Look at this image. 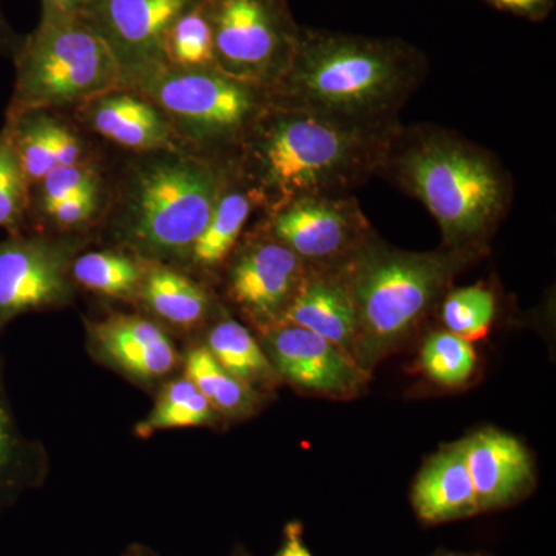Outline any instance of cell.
<instances>
[{
	"label": "cell",
	"instance_id": "obj_1",
	"mask_svg": "<svg viewBox=\"0 0 556 556\" xmlns=\"http://www.w3.org/2000/svg\"><path fill=\"white\" fill-rule=\"evenodd\" d=\"M427 75L426 53L407 40L302 28L270 102L361 129H393Z\"/></svg>",
	"mask_w": 556,
	"mask_h": 556
},
{
	"label": "cell",
	"instance_id": "obj_2",
	"mask_svg": "<svg viewBox=\"0 0 556 556\" xmlns=\"http://www.w3.org/2000/svg\"><path fill=\"white\" fill-rule=\"evenodd\" d=\"M379 177L424 204L441 229L442 248L477 257L515 200L514 178L496 155L434 124H399Z\"/></svg>",
	"mask_w": 556,
	"mask_h": 556
},
{
	"label": "cell",
	"instance_id": "obj_3",
	"mask_svg": "<svg viewBox=\"0 0 556 556\" xmlns=\"http://www.w3.org/2000/svg\"><path fill=\"white\" fill-rule=\"evenodd\" d=\"M396 127L361 129L270 102L241 144V185L269 214L308 197L353 195L379 177Z\"/></svg>",
	"mask_w": 556,
	"mask_h": 556
},
{
	"label": "cell",
	"instance_id": "obj_4",
	"mask_svg": "<svg viewBox=\"0 0 556 556\" xmlns=\"http://www.w3.org/2000/svg\"><path fill=\"white\" fill-rule=\"evenodd\" d=\"M477 255L441 248L409 252L378 233L339 266L356 314L354 358L365 371L399 345L452 289Z\"/></svg>",
	"mask_w": 556,
	"mask_h": 556
},
{
	"label": "cell",
	"instance_id": "obj_5",
	"mask_svg": "<svg viewBox=\"0 0 556 556\" xmlns=\"http://www.w3.org/2000/svg\"><path fill=\"white\" fill-rule=\"evenodd\" d=\"M13 58L9 123L38 110L97 100L124 83L118 58L80 14L40 21Z\"/></svg>",
	"mask_w": 556,
	"mask_h": 556
},
{
	"label": "cell",
	"instance_id": "obj_6",
	"mask_svg": "<svg viewBox=\"0 0 556 556\" xmlns=\"http://www.w3.org/2000/svg\"><path fill=\"white\" fill-rule=\"evenodd\" d=\"M232 179L229 169L192 156L150 164L131 192L127 240L148 257L189 258Z\"/></svg>",
	"mask_w": 556,
	"mask_h": 556
},
{
	"label": "cell",
	"instance_id": "obj_7",
	"mask_svg": "<svg viewBox=\"0 0 556 556\" xmlns=\"http://www.w3.org/2000/svg\"><path fill=\"white\" fill-rule=\"evenodd\" d=\"M138 84L189 138L212 149L243 144L270 105L268 89L233 78L217 67L177 68L166 64Z\"/></svg>",
	"mask_w": 556,
	"mask_h": 556
},
{
	"label": "cell",
	"instance_id": "obj_8",
	"mask_svg": "<svg viewBox=\"0 0 556 556\" xmlns=\"http://www.w3.org/2000/svg\"><path fill=\"white\" fill-rule=\"evenodd\" d=\"M217 67L233 78L273 89L287 72L300 30L285 0H201Z\"/></svg>",
	"mask_w": 556,
	"mask_h": 556
},
{
	"label": "cell",
	"instance_id": "obj_9",
	"mask_svg": "<svg viewBox=\"0 0 556 556\" xmlns=\"http://www.w3.org/2000/svg\"><path fill=\"white\" fill-rule=\"evenodd\" d=\"M268 232L309 269H332L353 257L376 230L353 195H324L270 212Z\"/></svg>",
	"mask_w": 556,
	"mask_h": 556
},
{
	"label": "cell",
	"instance_id": "obj_10",
	"mask_svg": "<svg viewBox=\"0 0 556 556\" xmlns=\"http://www.w3.org/2000/svg\"><path fill=\"white\" fill-rule=\"evenodd\" d=\"M197 3L199 0H87L79 14L118 58L124 83H141L166 65V33Z\"/></svg>",
	"mask_w": 556,
	"mask_h": 556
},
{
	"label": "cell",
	"instance_id": "obj_11",
	"mask_svg": "<svg viewBox=\"0 0 556 556\" xmlns=\"http://www.w3.org/2000/svg\"><path fill=\"white\" fill-rule=\"evenodd\" d=\"M268 236L241 248L228 270V294L263 332L283 325L308 266L281 241Z\"/></svg>",
	"mask_w": 556,
	"mask_h": 556
},
{
	"label": "cell",
	"instance_id": "obj_12",
	"mask_svg": "<svg viewBox=\"0 0 556 556\" xmlns=\"http://www.w3.org/2000/svg\"><path fill=\"white\" fill-rule=\"evenodd\" d=\"M266 334V354L280 379L324 394L351 397L367 382V371L350 354L298 325L283 324Z\"/></svg>",
	"mask_w": 556,
	"mask_h": 556
},
{
	"label": "cell",
	"instance_id": "obj_13",
	"mask_svg": "<svg viewBox=\"0 0 556 556\" xmlns=\"http://www.w3.org/2000/svg\"><path fill=\"white\" fill-rule=\"evenodd\" d=\"M68 258L49 241L11 236L0 241V328L70 298Z\"/></svg>",
	"mask_w": 556,
	"mask_h": 556
},
{
	"label": "cell",
	"instance_id": "obj_14",
	"mask_svg": "<svg viewBox=\"0 0 556 556\" xmlns=\"http://www.w3.org/2000/svg\"><path fill=\"white\" fill-rule=\"evenodd\" d=\"M90 338L102 362L135 382H159L179 362L166 331L144 317L116 314L91 325Z\"/></svg>",
	"mask_w": 556,
	"mask_h": 556
},
{
	"label": "cell",
	"instance_id": "obj_15",
	"mask_svg": "<svg viewBox=\"0 0 556 556\" xmlns=\"http://www.w3.org/2000/svg\"><path fill=\"white\" fill-rule=\"evenodd\" d=\"M463 447L479 514L511 506L535 484L532 457L517 438L490 428L471 434Z\"/></svg>",
	"mask_w": 556,
	"mask_h": 556
},
{
	"label": "cell",
	"instance_id": "obj_16",
	"mask_svg": "<svg viewBox=\"0 0 556 556\" xmlns=\"http://www.w3.org/2000/svg\"><path fill=\"white\" fill-rule=\"evenodd\" d=\"M283 324L308 329L354 358L356 314L338 268L308 270Z\"/></svg>",
	"mask_w": 556,
	"mask_h": 556
},
{
	"label": "cell",
	"instance_id": "obj_17",
	"mask_svg": "<svg viewBox=\"0 0 556 556\" xmlns=\"http://www.w3.org/2000/svg\"><path fill=\"white\" fill-rule=\"evenodd\" d=\"M417 517L427 525L457 521L479 514L463 442L428 459L412 490Z\"/></svg>",
	"mask_w": 556,
	"mask_h": 556
},
{
	"label": "cell",
	"instance_id": "obj_18",
	"mask_svg": "<svg viewBox=\"0 0 556 556\" xmlns=\"http://www.w3.org/2000/svg\"><path fill=\"white\" fill-rule=\"evenodd\" d=\"M89 121L98 134L123 148L153 150L170 141L169 124L159 110L119 91L91 101Z\"/></svg>",
	"mask_w": 556,
	"mask_h": 556
},
{
	"label": "cell",
	"instance_id": "obj_19",
	"mask_svg": "<svg viewBox=\"0 0 556 556\" xmlns=\"http://www.w3.org/2000/svg\"><path fill=\"white\" fill-rule=\"evenodd\" d=\"M139 291L150 311L177 327H195L212 309L211 299L200 285L156 263L144 268Z\"/></svg>",
	"mask_w": 556,
	"mask_h": 556
},
{
	"label": "cell",
	"instance_id": "obj_20",
	"mask_svg": "<svg viewBox=\"0 0 556 556\" xmlns=\"http://www.w3.org/2000/svg\"><path fill=\"white\" fill-rule=\"evenodd\" d=\"M237 179L219 197L211 219L193 244L189 260L201 269H215L222 266L236 251L244 226L255 207L249 190Z\"/></svg>",
	"mask_w": 556,
	"mask_h": 556
},
{
	"label": "cell",
	"instance_id": "obj_21",
	"mask_svg": "<svg viewBox=\"0 0 556 556\" xmlns=\"http://www.w3.org/2000/svg\"><path fill=\"white\" fill-rule=\"evenodd\" d=\"M206 348L223 368L257 393L281 380L257 339L232 318H225L208 331Z\"/></svg>",
	"mask_w": 556,
	"mask_h": 556
},
{
	"label": "cell",
	"instance_id": "obj_22",
	"mask_svg": "<svg viewBox=\"0 0 556 556\" xmlns=\"http://www.w3.org/2000/svg\"><path fill=\"white\" fill-rule=\"evenodd\" d=\"M185 376L192 380L218 415L239 417L257 407L258 393L244 386L218 364L206 346L193 348L186 356Z\"/></svg>",
	"mask_w": 556,
	"mask_h": 556
},
{
	"label": "cell",
	"instance_id": "obj_23",
	"mask_svg": "<svg viewBox=\"0 0 556 556\" xmlns=\"http://www.w3.org/2000/svg\"><path fill=\"white\" fill-rule=\"evenodd\" d=\"M39 464L38 448L22 434L0 386V508L39 481Z\"/></svg>",
	"mask_w": 556,
	"mask_h": 556
},
{
	"label": "cell",
	"instance_id": "obj_24",
	"mask_svg": "<svg viewBox=\"0 0 556 556\" xmlns=\"http://www.w3.org/2000/svg\"><path fill=\"white\" fill-rule=\"evenodd\" d=\"M217 417L218 413L200 393L199 388L193 386L192 380L182 376L163 387L155 407L148 417L138 422L135 434L148 439L163 430L207 427L215 424Z\"/></svg>",
	"mask_w": 556,
	"mask_h": 556
},
{
	"label": "cell",
	"instance_id": "obj_25",
	"mask_svg": "<svg viewBox=\"0 0 556 556\" xmlns=\"http://www.w3.org/2000/svg\"><path fill=\"white\" fill-rule=\"evenodd\" d=\"M144 269L127 255L89 252L75 260L72 276L80 287L113 299H129L141 288Z\"/></svg>",
	"mask_w": 556,
	"mask_h": 556
},
{
	"label": "cell",
	"instance_id": "obj_26",
	"mask_svg": "<svg viewBox=\"0 0 556 556\" xmlns=\"http://www.w3.org/2000/svg\"><path fill=\"white\" fill-rule=\"evenodd\" d=\"M163 56L170 67H217L211 24L201 0L172 24L164 38Z\"/></svg>",
	"mask_w": 556,
	"mask_h": 556
},
{
	"label": "cell",
	"instance_id": "obj_27",
	"mask_svg": "<svg viewBox=\"0 0 556 556\" xmlns=\"http://www.w3.org/2000/svg\"><path fill=\"white\" fill-rule=\"evenodd\" d=\"M495 314V294L484 285L450 289L441 300V318L445 329L468 342L484 338Z\"/></svg>",
	"mask_w": 556,
	"mask_h": 556
},
{
	"label": "cell",
	"instance_id": "obj_28",
	"mask_svg": "<svg viewBox=\"0 0 556 556\" xmlns=\"http://www.w3.org/2000/svg\"><path fill=\"white\" fill-rule=\"evenodd\" d=\"M420 364L428 378L444 387L466 383L477 367L471 342L447 331H434L424 342Z\"/></svg>",
	"mask_w": 556,
	"mask_h": 556
},
{
	"label": "cell",
	"instance_id": "obj_29",
	"mask_svg": "<svg viewBox=\"0 0 556 556\" xmlns=\"http://www.w3.org/2000/svg\"><path fill=\"white\" fill-rule=\"evenodd\" d=\"M54 127L47 116L28 113L7 124L22 172L30 182H39L54 166Z\"/></svg>",
	"mask_w": 556,
	"mask_h": 556
},
{
	"label": "cell",
	"instance_id": "obj_30",
	"mask_svg": "<svg viewBox=\"0 0 556 556\" xmlns=\"http://www.w3.org/2000/svg\"><path fill=\"white\" fill-rule=\"evenodd\" d=\"M30 182L22 172L10 130L0 131V229L16 230L28 204Z\"/></svg>",
	"mask_w": 556,
	"mask_h": 556
},
{
	"label": "cell",
	"instance_id": "obj_31",
	"mask_svg": "<svg viewBox=\"0 0 556 556\" xmlns=\"http://www.w3.org/2000/svg\"><path fill=\"white\" fill-rule=\"evenodd\" d=\"M39 185L40 208L47 212L76 193L98 190V175L91 167L80 163L73 166H54L40 179Z\"/></svg>",
	"mask_w": 556,
	"mask_h": 556
},
{
	"label": "cell",
	"instance_id": "obj_32",
	"mask_svg": "<svg viewBox=\"0 0 556 556\" xmlns=\"http://www.w3.org/2000/svg\"><path fill=\"white\" fill-rule=\"evenodd\" d=\"M98 190L76 193L70 199L61 201L56 206L51 207L46 214L54 219L58 225L72 228L80 223L87 222L97 211Z\"/></svg>",
	"mask_w": 556,
	"mask_h": 556
},
{
	"label": "cell",
	"instance_id": "obj_33",
	"mask_svg": "<svg viewBox=\"0 0 556 556\" xmlns=\"http://www.w3.org/2000/svg\"><path fill=\"white\" fill-rule=\"evenodd\" d=\"M482 2L492 9L530 22L546 21L555 7V0H482Z\"/></svg>",
	"mask_w": 556,
	"mask_h": 556
},
{
	"label": "cell",
	"instance_id": "obj_34",
	"mask_svg": "<svg viewBox=\"0 0 556 556\" xmlns=\"http://www.w3.org/2000/svg\"><path fill=\"white\" fill-rule=\"evenodd\" d=\"M80 142L75 135L64 126L56 124L54 127V155H56V166H73L80 163Z\"/></svg>",
	"mask_w": 556,
	"mask_h": 556
},
{
	"label": "cell",
	"instance_id": "obj_35",
	"mask_svg": "<svg viewBox=\"0 0 556 556\" xmlns=\"http://www.w3.org/2000/svg\"><path fill=\"white\" fill-rule=\"evenodd\" d=\"M273 556H313L303 540V526L300 522H289L285 527L283 543Z\"/></svg>",
	"mask_w": 556,
	"mask_h": 556
},
{
	"label": "cell",
	"instance_id": "obj_36",
	"mask_svg": "<svg viewBox=\"0 0 556 556\" xmlns=\"http://www.w3.org/2000/svg\"><path fill=\"white\" fill-rule=\"evenodd\" d=\"M40 3H42L40 21H53L78 16L87 0H40Z\"/></svg>",
	"mask_w": 556,
	"mask_h": 556
},
{
	"label": "cell",
	"instance_id": "obj_37",
	"mask_svg": "<svg viewBox=\"0 0 556 556\" xmlns=\"http://www.w3.org/2000/svg\"><path fill=\"white\" fill-rule=\"evenodd\" d=\"M21 43L22 39L17 38V36L11 31L9 24L3 20L2 11H0V51H3V53H11L14 56L17 49H20Z\"/></svg>",
	"mask_w": 556,
	"mask_h": 556
},
{
	"label": "cell",
	"instance_id": "obj_38",
	"mask_svg": "<svg viewBox=\"0 0 556 556\" xmlns=\"http://www.w3.org/2000/svg\"><path fill=\"white\" fill-rule=\"evenodd\" d=\"M124 556H159V554L153 552L152 548L142 546V544H131V546L127 547Z\"/></svg>",
	"mask_w": 556,
	"mask_h": 556
},
{
	"label": "cell",
	"instance_id": "obj_39",
	"mask_svg": "<svg viewBox=\"0 0 556 556\" xmlns=\"http://www.w3.org/2000/svg\"><path fill=\"white\" fill-rule=\"evenodd\" d=\"M431 556H490L484 554H460V552H438Z\"/></svg>",
	"mask_w": 556,
	"mask_h": 556
},
{
	"label": "cell",
	"instance_id": "obj_40",
	"mask_svg": "<svg viewBox=\"0 0 556 556\" xmlns=\"http://www.w3.org/2000/svg\"><path fill=\"white\" fill-rule=\"evenodd\" d=\"M230 556H252V555L249 554V552L244 547H236V551H233L232 555H230Z\"/></svg>",
	"mask_w": 556,
	"mask_h": 556
}]
</instances>
